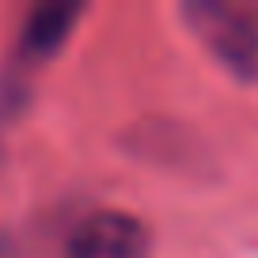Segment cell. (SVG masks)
Wrapping results in <instances>:
<instances>
[{
  "label": "cell",
  "mask_w": 258,
  "mask_h": 258,
  "mask_svg": "<svg viewBox=\"0 0 258 258\" xmlns=\"http://www.w3.org/2000/svg\"><path fill=\"white\" fill-rule=\"evenodd\" d=\"M64 258H148V228L129 213L99 209L73 228Z\"/></svg>",
  "instance_id": "7a4b0ae2"
},
{
  "label": "cell",
  "mask_w": 258,
  "mask_h": 258,
  "mask_svg": "<svg viewBox=\"0 0 258 258\" xmlns=\"http://www.w3.org/2000/svg\"><path fill=\"white\" fill-rule=\"evenodd\" d=\"M80 12H84L80 4H69V0H49V4H42V8H34L31 19H27V27H23V42H19L23 57L31 64L53 57L57 49L64 46V38L73 34Z\"/></svg>",
  "instance_id": "3957f363"
},
{
  "label": "cell",
  "mask_w": 258,
  "mask_h": 258,
  "mask_svg": "<svg viewBox=\"0 0 258 258\" xmlns=\"http://www.w3.org/2000/svg\"><path fill=\"white\" fill-rule=\"evenodd\" d=\"M182 19L220 64L239 80L258 76V12L228 0H190Z\"/></svg>",
  "instance_id": "6da1fadb"
}]
</instances>
